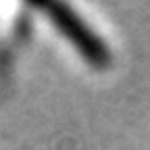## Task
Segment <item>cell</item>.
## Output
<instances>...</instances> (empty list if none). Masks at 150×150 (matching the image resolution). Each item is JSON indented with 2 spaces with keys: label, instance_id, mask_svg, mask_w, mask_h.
Masks as SVG:
<instances>
[{
  "label": "cell",
  "instance_id": "obj_1",
  "mask_svg": "<svg viewBox=\"0 0 150 150\" xmlns=\"http://www.w3.org/2000/svg\"><path fill=\"white\" fill-rule=\"evenodd\" d=\"M35 11H40L42 17L59 31V35L77 52L81 59L92 65L94 69H106L110 65L108 46L102 42V38L96 35L83 19L75 13L73 6L52 2V4H35Z\"/></svg>",
  "mask_w": 150,
  "mask_h": 150
},
{
  "label": "cell",
  "instance_id": "obj_2",
  "mask_svg": "<svg viewBox=\"0 0 150 150\" xmlns=\"http://www.w3.org/2000/svg\"><path fill=\"white\" fill-rule=\"evenodd\" d=\"M19 11H23V4H0V86L8 77L27 35L29 17Z\"/></svg>",
  "mask_w": 150,
  "mask_h": 150
}]
</instances>
